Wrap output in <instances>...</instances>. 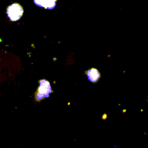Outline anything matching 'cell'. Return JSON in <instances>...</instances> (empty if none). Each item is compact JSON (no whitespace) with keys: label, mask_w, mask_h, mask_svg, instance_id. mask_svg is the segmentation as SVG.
<instances>
[{"label":"cell","mask_w":148,"mask_h":148,"mask_svg":"<svg viewBox=\"0 0 148 148\" xmlns=\"http://www.w3.org/2000/svg\"><path fill=\"white\" fill-rule=\"evenodd\" d=\"M86 76L87 79L91 82L96 83L99 80L101 77V74L97 69L92 68L86 72Z\"/></svg>","instance_id":"obj_4"},{"label":"cell","mask_w":148,"mask_h":148,"mask_svg":"<svg viewBox=\"0 0 148 148\" xmlns=\"http://www.w3.org/2000/svg\"><path fill=\"white\" fill-rule=\"evenodd\" d=\"M23 13L24 10L22 6L17 2L9 5L6 8L7 16L12 21L18 20L22 17Z\"/></svg>","instance_id":"obj_1"},{"label":"cell","mask_w":148,"mask_h":148,"mask_svg":"<svg viewBox=\"0 0 148 148\" xmlns=\"http://www.w3.org/2000/svg\"><path fill=\"white\" fill-rule=\"evenodd\" d=\"M57 0H34V3L39 7L46 9H53L56 6Z\"/></svg>","instance_id":"obj_3"},{"label":"cell","mask_w":148,"mask_h":148,"mask_svg":"<svg viewBox=\"0 0 148 148\" xmlns=\"http://www.w3.org/2000/svg\"><path fill=\"white\" fill-rule=\"evenodd\" d=\"M107 117H108V115H107V114H106V113L103 114L102 115V120H106V119H107Z\"/></svg>","instance_id":"obj_5"},{"label":"cell","mask_w":148,"mask_h":148,"mask_svg":"<svg viewBox=\"0 0 148 148\" xmlns=\"http://www.w3.org/2000/svg\"><path fill=\"white\" fill-rule=\"evenodd\" d=\"M125 111H126V110H123V112H125Z\"/></svg>","instance_id":"obj_6"},{"label":"cell","mask_w":148,"mask_h":148,"mask_svg":"<svg viewBox=\"0 0 148 148\" xmlns=\"http://www.w3.org/2000/svg\"><path fill=\"white\" fill-rule=\"evenodd\" d=\"M51 92V86L50 83L45 79L39 81V86L35 95L36 99L40 101L45 98H47Z\"/></svg>","instance_id":"obj_2"}]
</instances>
